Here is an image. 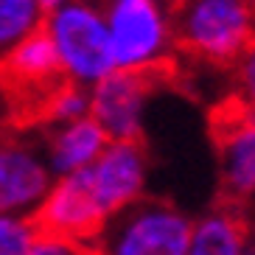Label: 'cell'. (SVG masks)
Masks as SVG:
<instances>
[{"mask_svg": "<svg viewBox=\"0 0 255 255\" xmlns=\"http://www.w3.org/2000/svg\"><path fill=\"white\" fill-rule=\"evenodd\" d=\"M194 219L163 199H137L115 213L96 250L113 255H188Z\"/></svg>", "mask_w": 255, "mask_h": 255, "instance_id": "277c9868", "label": "cell"}, {"mask_svg": "<svg viewBox=\"0 0 255 255\" xmlns=\"http://www.w3.org/2000/svg\"><path fill=\"white\" fill-rule=\"evenodd\" d=\"M39 140L53 177H62V174H73L93 165V160L107 149L110 137L93 115H84L76 121L42 127Z\"/></svg>", "mask_w": 255, "mask_h": 255, "instance_id": "8fae6325", "label": "cell"}, {"mask_svg": "<svg viewBox=\"0 0 255 255\" xmlns=\"http://www.w3.org/2000/svg\"><path fill=\"white\" fill-rule=\"evenodd\" d=\"M62 79L59 56L42 28L11 48L0 59V82L11 107V124L23 129L37 127L39 110Z\"/></svg>", "mask_w": 255, "mask_h": 255, "instance_id": "5b68a950", "label": "cell"}, {"mask_svg": "<svg viewBox=\"0 0 255 255\" xmlns=\"http://www.w3.org/2000/svg\"><path fill=\"white\" fill-rule=\"evenodd\" d=\"M115 68L137 73H163L177 51L174 14L168 0H107Z\"/></svg>", "mask_w": 255, "mask_h": 255, "instance_id": "3957f363", "label": "cell"}, {"mask_svg": "<svg viewBox=\"0 0 255 255\" xmlns=\"http://www.w3.org/2000/svg\"><path fill=\"white\" fill-rule=\"evenodd\" d=\"M39 3H42V8H45V11H51V8L62 6V3H68V0H39Z\"/></svg>", "mask_w": 255, "mask_h": 255, "instance_id": "ac0fdd59", "label": "cell"}, {"mask_svg": "<svg viewBox=\"0 0 255 255\" xmlns=\"http://www.w3.org/2000/svg\"><path fill=\"white\" fill-rule=\"evenodd\" d=\"M98 205L110 219L146 196L149 154L140 140H110L107 149L84 168Z\"/></svg>", "mask_w": 255, "mask_h": 255, "instance_id": "9c48e42d", "label": "cell"}, {"mask_svg": "<svg viewBox=\"0 0 255 255\" xmlns=\"http://www.w3.org/2000/svg\"><path fill=\"white\" fill-rule=\"evenodd\" d=\"M39 233L37 219L28 213H0V255H31Z\"/></svg>", "mask_w": 255, "mask_h": 255, "instance_id": "9a60e30c", "label": "cell"}, {"mask_svg": "<svg viewBox=\"0 0 255 255\" xmlns=\"http://www.w3.org/2000/svg\"><path fill=\"white\" fill-rule=\"evenodd\" d=\"M90 3H98V6H104V3H107V0H90Z\"/></svg>", "mask_w": 255, "mask_h": 255, "instance_id": "d6986e66", "label": "cell"}, {"mask_svg": "<svg viewBox=\"0 0 255 255\" xmlns=\"http://www.w3.org/2000/svg\"><path fill=\"white\" fill-rule=\"evenodd\" d=\"M177 51L230 68L255 39L253 0H171Z\"/></svg>", "mask_w": 255, "mask_h": 255, "instance_id": "6da1fadb", "label": "cell"}, {"mask_svg": "<svg viewBox=\"0 0 255 255\" xmlns=\"http://www.w3.org/2000/svg\"><path fill=\"white\" fill-rule=\"evenodd\" d=\"M255 253L244 219L233 208L208 210L194 219L191 230V255H244Z\"/></svg>", "mask_w": 255, "mask_h": 255, "instance_id": "7c38bea8", "label": "cell"}, {"mask_svg": "<svg viewBox=\"0 0 255 255\" xmlns=\"http://www.w3.org/2000/svg\"><path fill=\"white\" fill-rule=\"evenodd\" d=\"M253 3H255V0H253Z\"/></svg>", "mask_w": 255, "mask_h": 255, "instance_id": "ffe728a7", "label": "cell"}, {"mask_svg": "<svg viewBox=\"0 0 255 255\" xmlns=\"http://www.w3.org/2000/svg\"><path fill=\"white\" fill-rule=\"evenodd\" d=\"M219 180L230 202L255 199V113L233 104L216 121Z\"/></svg>", "mask_w": 255, "mask_h": 255, "instance_id": "30bf717a", "label": "cell"}, {"mask_svg": "<svg viewBox=\"0 0 255 255\" xmlns=\"http://www.w3.org/2000/svg\"><path fill=\"white\" fill-rule=\"evenodd\" d=\"M45 14L39 0H0V59L42 28Z\"/></svg>", "mask_w": 255, "mask_h": 255, "instance_id": "4fadbf2b", "label": "cell"}, {"mask_svg": "<svg viewBox=\"0 0 255 255\" xmlns=\"http://www.w3.org/2000/svg\"><path fill=\"white\" fill-rule=\"evenodd\" d=\"M6 127H14V124H11V107H8L6 90H3V82H0V129Z\"/></svg>", "mask_w": 255, "mask_h": 255, "instance_id": "e0dca14e", "label": "cell"}, {"mask_svg": "<svg viewBox=\"0 0 255 255\" xmlns=\"http://www.w3.org/2000/svg\"><path fill=\"white\" fill-rule=\"evenodd\" d=\"M160 73L115 68L90 87V115L101 124L110 140H140L146 110Z\"/></svg>", "mask_w": 255, "mask_h": 255, "instance_id": "ba28073f", "label": "cell"}, {"mask_svg": "<svg viewBox=\"0 0 255 255\" xmlns=\"http://www.w3.org/2000/svg\"><path fill=\"white\" fill-rule=\"evenodd\" d=\"M34 219H37L39 230L73 241L82 253L96 250L98 236L110 222V216L104 213V208L98 205L96 194H93L84 168L56 177L48 196L34 213Z\"/></svg>", "mask_w": 255, "mask_h": 255, "instance_id": "52a82bcc", "label": "cell"}, {"mask_svg": "<svg viewBox=\"0 0 255 255\" xmlns=\"http://www.w3.org/2000/svg\"><path fill=\"white\" fill-rule=\"evenodd\" d=\"M42 31L53 42L62 76L93 87L115 70V53L104 6L90 0H68L45 14Z\"/></svg>", "mask_w": 255, "mask_h": 255, "instance_id": "7a4b0ae2", "label": "cell"}, {"mask_svg": "<svg viewBox=\"0 0 255 255\" xmlns=\"http://www.w3.org/2000/svg\"><path fill=\"white\" fill-rule=\"evenodd\" d=\"M53 180L39 137L25 135L23 127L0 129V213L34 216Z\"/></svg>", "mask_w": 255, "mask_h": 255, "instance_id": "8992f818", "label": "cell"}, {"mask_svg": "<svg viewBox=\"0 0 255 255\" xmlns=\"http://www.w3.org/2000/svg\"><path fill=\"white\" fill-rule=\"evenodd\" d=\"M90 115V87L76 84L62 79L45 98V104L39 110L37 127H53V124H65V121H76Z\"/></svg>", "mask_w": 255, "mask_h": 255, "instance_id": "5bb4252c", "label": "cell"}, {"mask_svg": "<svg viewBox=\"0 0 255 255\" xmlns=\"http://www.w3.org/2000/svg\"><path fill=\"white\" fill-rule=\"evenodd\" d=\"M233 70V90H236V104L255 113V39L244 48L239 59L230 65Z\"/></svg>", "mask_w": 255, "mask_h": 255, "instance_id": "2e32d148", "label": "cell"}]
</instances>
